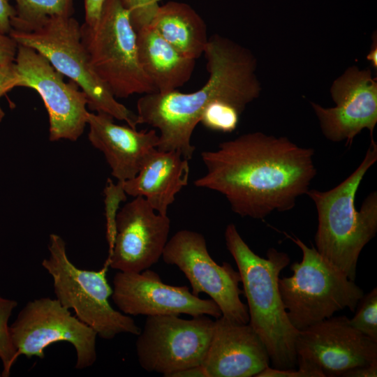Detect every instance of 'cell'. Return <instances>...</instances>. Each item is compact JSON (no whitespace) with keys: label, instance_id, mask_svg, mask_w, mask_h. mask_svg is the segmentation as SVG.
<instances>
[{"label":"cell","instance_id":"obj_1","mask_svg":"<svg viewBox=\"0 0 377 377\" xmlns=\"http://www.w3.org/2000/svg\"><path fill=\"white\" fill-rule=\"evenodd\" d=\"M314 149L286 137L248 133L201 153L207 172L193 184L223 195L242 217L263 219L292 209L317 170Z\"/></svg>","mask_w":377,"mask_h":377},{"label":"cell","instance_id":"obj_2","mask_svg":"<svg viewBox=\"0 0 377 377\" xmlns=\"http://www.w3.org/2000/svg\"><path fill=\"white\" fill-rule=\"evenodd\" d=\"M203 54L209 78L200 89L188 94L154 92L137 102L138 124L159 131L156 149L179 151L188 161L195 150L191 142L193 132L209 105L222 101L242 112L260 89L254 73L255 59L244 47L215 34L208 38Z\"/></svg>","mask_w":377,"mask_h":377},{"label":"cell","instance_id":"obj_3","mask_svg":"<svg viewBox=\"0 0 377 377\" xmlns=\"http://www.w3.org/2000/svg\"><path fill=\"white\" fill-rule=\"evenodd\" d=\"M226 247L237 265L247 300L249 324L267 350L273 368L294 369L299 330L291 324L279 289L281 272L290 262L287 253L271 248L266 258L255 253L233 223L225 230Z\"/></svg>","mask_w":377,"mask_h":377},{"label":"cell","instance_id":"obj_4","mask_svg":"<svg viewBox=\"0 0 377 377\" xmlns=\"http://www.w3.org/2000/svg\"><path fill=\"white\" fill-rule=\"evenodd\" d=\"M376 161L377 144L371 138L364 157L347 178L328 191L309 189L306 193L318 215L315 248L353 281L360 254L377 230L376 191L366 197L360 210L355 204L359 186Z\"/></svg>","mask_w":377,"mask_h":377},{"label":"cell","instance_id":"obj_5","mask_svg":"<svg viewBox=\"0 0 377 377\" xmlns=\"http://www.w3.org/2000/svg\"><path fill=\"white\" fill-rule=\"evenodd\" d=\"M10 36L33 48L85 94L87 106L124 121L136 129L138 116L116 98L91 67L81 40L80 24L73 16L55 15L25 24H13Z\"/></svg>","mask_w":377,"mask_h":377},{"label":"cell","instance_id":"obj_6","mask_svg":"<svg viewBox=\"0 0 377 377\" xmlns=\"http://www.w3.org/2000/svg\"><path fill=\"white\" fill-rule=\"evenodd\" d=\"M288 237L302 258L290 265L293 275L279 278V289L293 326L300 331L348 309L354 312L363 290L342 271L327 261L314 246Z\"/></svg>","mask_w":377,"mask_h":377},{"label":"cell","instance_id":"obj_7","mask_svg":"<svg viewBox=\"0 0 377 377\" xmlns=\"http://www.w3.org/2000/svg\"><path fill=\"white\" fill-rule=\"evenodd\" d=\"M50 256L42 261L51 276L56 299L72 309L75 316L91 327L101 339L110 340L121 333L138 335L140 328L128 315L114 309L109 298L112 288L106 278L108 266L98 271L82 269L68 258L62 237L52 233L49 237Z\"/></svg>","mask_w":377,"mask_h":377},{"label":"cell","instance_id":"obj_8","mask_svg":"<svg viewBox=\"0 0 377 377\" xmlns=\"http://www.w3.org/2000/svg\"><path fill=\"white\" fill-rule=\"evenodd\" d=\"M80 32L91 67L115 98L156 92L140 65L136 32L120 0H105L97 23L84 22Z\"/></svg>","mask_w":377,"mask_h":377},{"label":"cell","instance_id":"obj_9","mask_svg":"<svg viewBox=\"0 0 377 377\" xmlns=\"http://www.w3.org/2000/svg\"><path fill=\"white\" fill-rule=\"evenodd\" d=\"M10 334L17 356L43 359L47 347L64 341L75 350L77 369L90 367L97 358L96 332L56 298L28 302L10 325Z\"/></svg>","mask_w":377,"mask_h":377},{"label":"cell","instance_id":"obj_10","mask_svg":"<svg viewBox=\"0 0 377 377\" xmlns=\"http://www.w3.org/2000/svg\"><path fill=\"white\" fill-rule=\"evenodd\" d=\"M214 320L202 315L183 319L177 315L147 316L137 335L136 355L141 367L165 377L202 364Z\"/></svg>","mask_w":377,"mask_h":377},{"label":"cell","instance_id":"obj_11","mask_svg":"<svg viewBox=\"0 0 377 377\" xmlns=\"http://www.w3.org/2000/svg\"><path fill=\"white\" fill-rule=\"evenodd\" d=\"M162 258L184 274L193 295L206 293L218 305L223 317L249 323L247 305L240 299L243 291L239 288V272L227 263L219 265L212 259L201 233L189 230L177 231L168 240Z\"/></svg>","mask_w":377,"mask_h":377},{"label":"cell","instance_id":"obj_12","mask_svg":"<svg viewBox=\"0 0 377 377\" xmlns=\"http://www.w3.org/2000/svg\"><path fill=\"white\" fill-rule=\"evenodd\" d=\"M20 77V87L36 91L43 101L49 117L50 140L76 141L87 125V99L72 80L33 48L18 45L15 60Z\"/></svg>","mask_w":377,"mask_h":377},{"label":"cell","instance_id":"obj_13","mask_svg":"<svg viewBox=\"0 0 377 377\" xmlns=\"http://www.w3.org/2000/svg\"><path fill=\"white\" fill-rule=\"evenodd\" d=\"M112 300L120 311L128 316H165L186 314L192 317L222 316L212 300L201 299L186 286L164 283L149 269L140 272H117L114 276Z\"/></svg>","mask_w":377,"mask_h":377},{"label":"cell","instance_id":"obj_14","mask_svg":"<svg viewBox=\"0 0 377 377\" xmlns=\"http://www.w3.org/2000/svg\"><path fill=\"white\" fill-rule=\"evenodd\" d=\"M119 209L116 236L105 264L124 272L149 269L162 257L168 240L170 220L156 212L141 196Z\"/></svg>","mask_w":377,"mask_h":377},{"label":"cell","instance_id":"obj_15","mask_svg":"<svg viewBox=\"0 0 377 377\" xmlns=\"http://www.w3.org/2000/svg\"><path fill=\"white\" fill-rule=\"evenodd\" d=\"M295 349L297 357L316 363L325 377L341 376L377 362V341L352 327L345 316H333L300 330Z\"/></svg>","mask_w":377,"mask_h":377},{"label":"cell","instance_id":"obj_16","mask_svg":"<svg viewBox=\"0 0 377 377\" xmlns=\"http://www.w3.org/2000/svg\"><path fill=\"white\" fill-rule=\"evenodd\" d=\"M336 106L325 108L311 103L323 135L332 142L350 145L363 129L371 138L377 123V82L369 70L348 68L331 88Z\"/></svg>","mask_w":377,"mask_h":377},{"label":"cell","instance_id":"obj_17","mask_svg":"<svg viewBox=\"0 0 377 377\" xmlns=\"http://www.w3.org/2000/svg\"><path fill=\"white\" fill-rule=\"evenodd\" d=\"M265 346L249 323L216 318L202 365L208 377H251L269 366Z\"/></svg>","mask_w":377,"mask_h":377},{"label":"cell","instance_id":"obj_18","mask_svg":"<svg viewBox=\"0 0 377 377\" xmlns=\"http://www.w3.org/2000/svg\"><path fill=\"white\" fill-rule=\"evenodd\" d=\"M87 124L91 144L103 153L112 175L118 181L135 177L158 143L154 129L137 131L116 124L114 118L105 113L89 112Z\"/></svg>","mask_w":377,"mask_h":377},{"label":"cell","instance_id":"obj_19","mask_svg":"<svg viewBox=\"0 0 377 377\" xmlns=\"http://www.w3.org/2000/svg\"><path fill=\"white\" fill-rule=\"evenodd\" d=\"M188 160L177 151L154 149L133 179L124 181L126 195L143 197L159 214L167 215L175 195L188 184Z\"/></svg>","mask_w":377,"mask_h":377},{"label":"cell","instance_id":"obj_20","mask_svg":"<svg viewBox=\"0 0 377 377\" xmlns=\"http://www.w3.org/2000/svg\"><path fill=\"white\" fill-rule=\"evenodd\" d=\"M136 40L140 65L156 92L177 90L190 80L195 59L182 54L150 25L136 31Z\"/></svg>","mask_w":377,"mask_h":377},{"label":"cell","instance_id":"obj_21","mask_svg":"<svg viewBox=\"0 0 377 377\" xmlns=\"http://www.w3.org/2000/svg\"><path fill=\"white\" fill-rule=\"evenodd\" d=\"M149 25L186 57L196 60L204 53L209 38L207 26L188 4L169 1L159 6Z\"/></svg>","mask_w":377,"mask_h":377},{"label":"cell","instance_id":"obj_22","mask_svg":"<svg viewBox=\"0 0 377 377\" xmlns=\"http://www.w3.org/2000/svg\"><path fill=\"white\" fill-rule=\"evenodd\" d=\"M15 16L13 24L37 22L55 15L73 16V0H15Z\"/></svg>","mask_w":377,"mask_h":377},{"label":"cell","instance_id":"obj_23","mask_svg":"<svg viewBox=\"0 0 377 377\" xmlns=\"http://www.w3.org/2000/svg\"><path fill=\"white\" fill-rule=\"evenodd\" d=\"M17 305V301L0 295V359L3 365L1 376L4 377L9 376L11 367L18 357L8 325L9 318Z\"/></svg>","mask_w":377,"mask_h":377},{"label":"cell","instance_id":"obj_24","mask_svg":"<svg viewBox=\"0 0 377 377\" xmlns=\"http://www.w3.org/2000/svg\"><path fill=\"white\" fill-rule=\"evenodd\" d=\"M241 113L230 104L215 101L207 107L200 122L207 128L229 133L236 128Z\"/></svg>","mask_w":377,"mask_h":377},{"label":"cell","instance_id":"obj_25","mask_svg":"<svg viewBox=\"0 0 377 377\" xmlns=\"http://www.w3.org/2000/svg\"><path fill=\"white\" fill-rule=\"evenodd\" d=\"M349 323L355 329L377 341V288L362 296Z\"/></svg>","mask_w":377,"mask_h":377},{"label":"cell","instance_id":"obj_26","mask_svg":"<svg viewBox=\"0 0 377 377\" xmlns=\"http://www.w3.org/2000/svg\"><path fill=\"white\" fill-rule=\"evenodd\" d=\"M105 209L106 217V238L110 253L113 247L116 236V218L119 204L126 200V193L124 189V181L114 184L108 179L104 189Z\"/></svg>","mask_w":377,"mask_h":377},{"label":"cell","instance_id":"obj_27","mask_svg":"<svg viewBox=\"0 0 377 377\" xmlns=\"http://www.w3.org/2000/svg\"><path fill=\"white\" fill-rule=\"evenodd\" d=\"M128 11L135 32L150 24L159 5L157 0H120Z\"/></svg>","mask_w":377,"mask_h":377},{"label":"cell","instance_id":"obj_28","mask_svg":"<svg viewBox=\"0 0 377 377\" xmlns=\"http://www.w3.org/2000/svg\"><path fill=\"white\" fill-rule=\"evenodd\" d=\"M298 369H279L267 367L256 377H325L320 367L311 360L297 357Z\"/></svg>","mask_w":377,"mask_h":377},{"label":"cell","instance_id":"obj_29","mask_svg":"<svg viewBox=\"0 0 377 377\" xmlns=\"http://www.w3.org/2000/svg\"><path fill=\"white\" fill-rule=\"evenodd\" d=\"M20 77L15 62L0 65V98L12 89L20 87Z\"/></svg>","mask_w":377,"mask_h":377},{"label":"cell","instance_id":"obj_30","mask_svg":"<svg viewBox=\"0 0 377 377\" xmlns=\"http://www.w3.org/2000/svg\"><path fill=\"white\" fill-rule=\"evenodd\" d=\"M17 45L10 35L0 33V65L15 62Z\"/></svg>","mask_w":377,"mask_h":377},{"label":"cell","instance_id":"obj_31","mask_svg":"<svg viewBox=\"0 0 377 377\" xmlns=\"http://www.w3.org/2000/svg\"><path fill=\"white\" fill-rule=\"evenodd\" d=\"M15 15V8L9 0H0V33L9 35L12 29L11 20Z\"/></svg>","mask_w":377,"mask_h":377},{"label":"cell","instance_id":"obj_32","mask_svg":"<svg viewBox=\"0 0 377 377\" xmlns=\"http://www.w3.org/2000/svg\"><path fill=\"white\" fill-rule=\"evenodd\" d=\"M105 0H84V23L94 26L98 21Z\"/></svg>","mask_w":377,"mask_h":377},{"label":"cell","instance_id":"obj_33","mask_svg":"<svg viewBox=\"0 0 377 377\" xmlns=\"http://www.w3.org/2000/svg\"><path fill=\"white\" fill-rule=\"evenodd\" d=\"M342 377H376L377 362L368 365L359 366L346 371Z\"/></svg>","mask_w":377,"mask_h":377},{"label":"cell","instance_id":"obj_34","mask_svg":"<svg viewBox=\"0 0 377 377\" xmlns=\"http://www.w3.org/2000/svg\"><path fill=\"white\" fill-rule=\"evenodd\" d=\"M169 377H208V375L204 367L200 364L177 371Z\"/></svg>","mask_w":377,"mask_h":377},{"label":"cell","instance_id":"obj_35","mask_svg":"<svg viewBox=\"0 0 377 377\" xmlns=\"http://www.w3.org/2000/svg\"><path fill=\"white\" fill-rule=\"evenodd\" d=\"M376 36H375V40H374L372 47L369 52L367 59L369 60L374 67H377V45H376Z\"/></svg>","mask_w":377,"mask_h":377},{"label":"cell","instance_id":"obj_36","mask_svg":"<svg viewBox=\"0 0 377 377\" xmlns=\"http://www.w3.org/2000/svg\"><path fill=\"white\" fill-rule=\"evenodd\" d=\"M4 116H5V112L0 107V122L3 120Z\"/></svg>","mask_w":377,"mask_h":377},{"label":"cell","instance_id":"obj_37","mask_svg":"<svg viewBox=\"0 0 377 377\" xmlns=\"http://www.w3.org/2000/svg\"><path fill=\"white\" fill-rule=\"evenodd\" d=\"M1 376V375H0V376Z\"/></svg>","mask_w":377,"mask_h":377}]
</instances>
